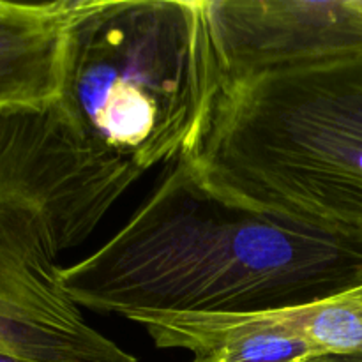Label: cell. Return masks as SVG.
<instances>
[{"instance_id": "6da1fadb", "label": "cell", "mask_w": 362, "mask_h": 362, "mask_svg": "<svg viewBox=\"0 0 362 362\" xmlns=\"http://www.w3.org/2000/svg\"><path fill=\"white\" fill-rule=\"evenodd\" d=\"M362 281V237L329 232L216 187L193 158L60 285L80 308L127 320L306 306Z\"/></svg>"}, {"instance_id": "7a4b0ae2", "label": "cell", "mask_w": 362, "mask_h": 362, "mask_svg": "<svg viewBox=\"0 0 362 362\" xmlns=\"http://www.w3.org/2000/svg\"><path fill=\"white\" fill-rule=\"evenodd\" d=\"M144 170L88 140L59 101L0 112V354L27 362H136L60 285Z\"/></svg>"}, {"instance_id": "3957f363", "label": "cell", "mask_w": 362, "mask_h": 362, "mask_svg": "<svg viewBox=\"0 0 362 362\" xmlns=\"http://www.w3.org/2000/svg\"><path fill=\"white\" fill-rule=\"evenodd\" d=\"M226 85L205 0H83L59 103L88 140L147 172L198 151Z\"/></svg>"}, {"instance_id": "277c9868", "label": "cell", "mask_w": 362, "mask_h": 362, "mask_svg": "<svg viewBox=\"0 0 362 362\" xmlns=\"http://www.w3.org/2000/svg\"><path fill=\"white\" fill-rule=\"evenodd\" d=\"M191 158L246 204L362 237V55L232 81Z\"/></svg>"}, {"instance_id": "5b68a950", "label": "cell", "mask_w": 362, "mask_h": 362, "mask_svg": "<svg viewBox=\"0 0 362 362\" xmlns=\"http://www.w3.org/2000/svg\"><path fill=\"white\" fill-rule=\"evenodd\" d=\"M228 83L362 55V0H205Z\"/></svg>"}, {"instance_id": "8992f818", "label": "cell", "mask_w": 362, "mask_h": 362, "mask_svg": "<svg viewBox=\"0 0 362 362\" xmlns=\"http://www.w3.org/2000/svg\"><path fill=\"white\" fill-rule=\"evenodd\" d=\"M158 349H180L189 362H318L297 306L257 313H173L136 318Z\"/></svg>"}, {"instance_id": "52a82bcc", "label": "cell", "mask_w": 362, "mask_h": 362, "mask_svg": "<svg viewBox=\"0 0 362 362\" xmlns=\"http://www.w3.org/2000/svg\"><path fill=\"white\" fill-rule=\"evenodd\" d=\"M83 0H0V112L59 101L69 28Z\"/></svg>"}, {"instance_id": "ba28073f", "label": "cell", "mask_w": 362, "mask_h": 362, "mask_svg": "<svg viewBox=\"0 0 362 362\" xmlns=\"http://www.w3.org/2000/svg\"><path fill=\"white\" fill-rule=\"evenodd\" d=\"M297 315L320 349L318 362H362V290L359 283L318 303L297 306Z\"/></svg>"}, {"instance_id": "9c48e42d", "label": "cell", "mask_w": 362, "mask_h": 362, "mask_svg": "<svg viewBox=\"0 0 362 362\" xmlns=\"http://www.w3.org/2000/svg\"><path fill=\"white\" fill-rule=\"evenodd\" d=\"M0 362H27V361H21V359H18V357L6 356V354H0Z\"/></svg>"}, {"instance_id": "30bf717a", "label": "cell", "mask_w": 362, "mask_h": 362, "mask_svg": "<svg viewBox=\"0 0 362 362\" xmlns=\"http://www.w3.org/2000/svg\"><path fill=\"white\" fill-rule=\"evenodd\" d=\"M359 288H361V290H362V281H361V283H359Z\"/></svg>"}]
</instances>
